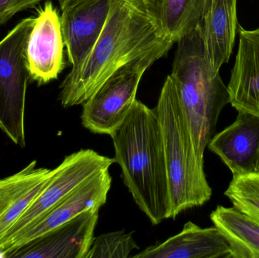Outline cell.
I'll list each match as a JSON object with an SVG mask.
<instances>
[{"label": "cell", "instance_id": "1", "mask_svg": "<svg viewBox=\"0 0 259 258\" xmlns=\"http://www.w3.org/2000/svg\"><path fill=\"white\" fill-rule=\"evenodd\" d=\"M152 24L143 0H112L104 27L83 63L60 86L63 108L83 105L115 71L167 43Z\"/></svg>", "mask_w": 259, "mask_h": 258}, {"label": "cell", "instance_id": "2", "mask_svg": "<svg viewBox=\"0 0 259 258\" xmlns=\"http://www.w3.org/2000/svg\"><path fill=\"white\" fill-rule=\"evenodd\" d=\"M115 162L133 199L152 225L168 219V177L161 126L155 109L136 99L124 122L110 135Z\"/></svg>", "mask_w": 259, "mask_h": 258}, {"label": "cell", "instance_id": "3", "mask_svg": "<svg viewBox=\"0 0 259 258\" xmlns=\"http://www.w3.org/2000/svg\"><path fill=\"white\" fill-rule=\"evenodd\" d=\"M177 43L170 75L178 89L196 156L204 163L205 148L215 135L222 110L230 103L229 92L220 71L210 65L199 25Z\"/></svg>", "mask_w": 259, "mask_h": 258}, {"label": "cell", "instance_id": "4", "mask_svg": "<svg viewBox=\"0 0 259 258\" xmlns=\"http://www.w3.org/2000/svg\"><path fill=\"white\" fill-rule=\"evenodd\" d=\"M164 144L168 177L169 218L209 201L212 189L198 159L176 85L170 74L164 80L155 109Z\"/></svg>", "mask_w": 259, "mask_h": 258}, {"label": "cell", "instance_id": "5", "mask_svg": "<svg viewBox=\"0 0 259 258\" xmlns=\"http://www.w3.org/2000/svg\"><path fill=\"white\" fill-rule=\"evenodd\" d=\"M173 44L167 42L115 71L83 103L82 125L91 133L110 136L128 115L144 73L165 56Z\"/></svg>", "mask_w": 259, "mask_h": 258}, {"label": "cell", "instance_id": "6", "mask_svg": "<svg viewBox=\"0 0 259 258\" xmlns=\"http://www.w3.org/2000/svg\"><path fill=\"white\" fill-rule=\"evenodd\" d=\"M34 18L20 21L0 41V129L21 148L25 146L26 92L30 78L26 45Z\"/></svg>", "mask_w": 259, "mask_h": 258}, {"label": "cell", "instance_id": "7", "mask_svg": "<svg viewBox=\"0 0 259 258\" xmlns=\"http://www.w3.org/2000/svg\"><path fill=\"white\" fill-rule=\"evenodd\" d=\"M115 159L93 149H80L66 156L30 207L10 227L0 241L2 253L26 230L34 225L54 206L93 176L109 170Z\"/></svg>", "mask_w": 259, "mask_h": 258}, {"label": "cell", "instance_id": "8", "mask_svg": "<svg viewBox=\"0 0 259 258\" xmlns=\"http://www.w3.org/2000/svg\"><path fill=\"white\" fill-rule=\"evenodd\" d=\"M61 16L53 3L38 10L26 45L30 78L39 85L56 80L65 68Z\"/></svg>", "mask_w": 259, "mask_h": 258}, {"label": "cell", "instance_id": "9", "mask_svg": "<svg viewBox=\"0 0 259 258\" xmlns=\"http://www.w3.org/2000/svg\"><path fill=\"white\" fill-rule=\"evenodd\" d=\"M112 183L109 169L93 176L68 194L34 225L20 235L0 257H6L11 251L47 234L83 212L101 209L107 201Z\"/></svg>", "mask_w": 259, "mask_h": 258}, {"label": "cell", "instance_id": "10", "mask_svg": "<svg viewBox=\"0 0 259 258\" xmlns=\"http://www.w3.org/2000/svg\"><path fill=\"white\" fill-rule=\"evenodd\" d=\"M100 210L97 208L83 212L5 257L85 258L95 238Z\"/></svg>", "mask_w": 259, "mask_h": 258}, {"label": "cell", "instance_id": "11", "mask_svg": "<svg viewBox=\"0 0 259 258\" xmlns=\"http://www.w3.org/2000/svg\"><path fill=\"white\" fill-rule=\"evenodd\" d=\"M233 176L259 173V117L238 112L236 121L208 144Z\"/></svg>", "mask_w": 259, "mask_h": 258}, {"label": "cell", "instance_id": "12", "mask_svg": "<svg viewBox=\"0 0 259 258\" xmlns=\"http://www.w3.org/2000/svg\"><path fill=\"white\" fill-rule=\"evenodd\" d=\"M112 0H87L62 11L61 25L71 70L91 53L104 27Z\"/></svg>", "mask_w": 259, "mask_h": 258}, {"label": "cell", "instance_id": "13", "mask_svg": "<svg viewBox=\"0 0 259 258\" xmlns=\"http://www.w3.org/2000/svg\"><path fill=\"white\" fill-rule=\"evenodd\" d=\"M235 62L228 84L230 103L237 112L259 117V27L239 25Z\"/></svg>", "mask_w": 259, "mask_h": 258}, {"label": "cell", "instance_id": "14", "mask_svg": "<svg viewBox=\"0 0 259 258\" xmlns=\"http://www.w3.org/2000/svg\"><path fill=\"white\" fill-rule=\"evenodd\" d=\"M231 249L219 229L202 228L192 221L182 230L158 245H152L133 258H231Z\"/></svg>", "mask_w": 259, "mask_h": 258}, {"label": "cell", "instance_id": "15", "mask_svg": "<svg viewBox=\"0 0 259 258\" xmlns=\"http://www.w3.org/2000/svg\"><path fill=\"white\" fill-rule=\"evenodd\" d=\"M199 27L210 65L220 71L229 62L235 45L237 0H206Z\"/></svg>", "mask_w": 259, "mask_h": 258}, {"label": "cell", "instance_id": "16", "mask_svg": "<svg viewBox=\"0 0 259 258\" xmlns=\"http://www.w3.org/2000/svg\"><path fill=\"white\" fill-rule=\"evenodd\" d=\"M54 171L36 168L33 161L19 172L0 180V241L47 186Z\"/></svg>", "mask_w": 259, "mask_h": 258}, {"label": "cell", "instance_id": "17", "mask_svg": "<svg viewBox=\"0 0 259 258\" xmlns=\"http://www.w3.org/2000/svg\"><path fill=\"white\" fill-rule=\"evenodd\" d=\"M206 0H143L145 10L158 33L178 42L198 27Z\"/></svg>", "mask_w": 259, "mask_h": 258}, {"label": "cell", "instance_id": "18", "mask_svg": "<svg viewBox=\"0 0 259 258\" xmlns=\"http://www.w3.org/2000/svg\"><path fill=\"white\" fill-rule=\"evenodd\" d=\"M210 219L231 249V258H259V224L236 208L218 206Z\"/></svg>", "mask_w": 259, "mask_h": 258}, {"label": "cell", "instance_id": "19", "mask_svg": "<svg viewBox=\"0 0 259 258\" xmlns=\"http://www.w3.org/2000/svg\"><path fill=\"white\" fill-rule=\"evenodd\" d=\"M225 195L233 207L259 224V173L233 176Z\"/></svg>", "mask_w": 259, "mask_h": 258}, {"label": "cell", "instance_id": "20", "mask_svg": "<svg viewBox=\"0 0 259 258\" xmlns=\"http://www.w3.org/2000/svg\"><path fill=\"white\" fill-rule=\"evenodd\" d=\"M139 248L132 233L112 232L94 238L85 258H127Z\"/></svg>", "mask_w": 259, "mask_h": 258}, {"label": "cell", "instance_id": "21", "mask_svg": "<svg viewBox=\"0 0 259 258\" xmlns=\"http://www.w3.org/2000/svg\"><path fill=\"white\" fill-rule=\"evenodd\" d=\"M41 1L44 0H0V25L18 12L34 7Z\"/></svg>", "mask_w": 259, "mask_h": 258}, {"label": "cell", "instance_id": "22", "mask_svg": "<svg viewBox=\"0 0 259 258\" xmlns=\"http://www.w3.org/2000/svg\"><path fill=\"white\" fill-rule=\"evenodd\" d=\"M59 1V6H60L61 10L67 9V8L71 7L74 5L78 4L80 3L87 1V0H58Z\"/></svg>", "mask_w": 259, "mask_h": 258}]
</instances>
